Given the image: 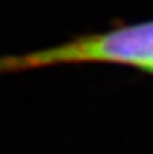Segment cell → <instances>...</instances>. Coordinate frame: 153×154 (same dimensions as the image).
Masks as SVG:
<instances>
[{
  "instance_id": "1",
  "label": "cell",
  "mask_w": 153,
  "mask_h": 154,
  "mask_svg": "<svg viewBox=\"0 0 153 154\" xmlns=\"http://www.w3.org/2000/svg\"><path fill=\"white\" fill-rule=\"evenodd\" d=\"M72 61H105L153 70V21L75 39L60 47L0 60L2 70Z\"/></svg>"
},
{
  "instance_id": "2",
  "label": "cell",
  "mask_w": 153,
  "mask_h": 154,
  "mask_svg": "<svg viewBox=\"0 0 153 154\" xmlns=\"http://www.w3.org/2000/svg\"><path fill=\"white\" fill-rule=\"evenodd\" d=\"M152 73H153V70H152Z\"/></svg>"
}]
</instances>
